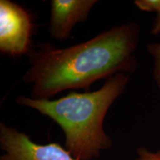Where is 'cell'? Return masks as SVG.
<instances>
[{
	"label": "cell",
	"instance_id": "obj_1",
	"mask_svg": "<svg viewBox=\"0 0 160 160\" xmlns=\"http://www.w3.org/2000/svg\"><path fill=\"white\" fill-rule=\"evenodd\" d=\"M140 36L139 24L130 22L66 48L41 44L28 54L22 81L31 85V98L51 99L66 90L88 91L92 84L117 73L130 75L138 66Z\"/></svg>",
	"mask_w": 160,
	"mask_h": 160
},
{
	"label": "cell",
	"instance_id": "obj_2",
	"mask_svg": "<svg viewBox=\"0 0 160 160\" xmlns=\"http://www.w3.org/2000/svg\"><path fill=\"white\" fill-rule=\"evenodd\" d=\"M130 79L129 74L119 73L94 91H71L57 99L19 96L15 102L36 110L59 125L65 136V149L73 157L93 160L112 147L113 142L104 129V121L110 108L125 91Z\"/></svg>",
	"mask_w": 160,
	"mask_h": 160
},
{
	"label": "cell",
	"instance_id": "obj_3",
	"mask_svg": "<svg viewBox=\"0 0 160 160\" xmlns=\"http://www.w3.org/2000/svg\"><path fill=\"white\" fill-rule=\"evenodd\" d=\"M32 17L10 0L0 1V51L11 57L28 55L33 48Z\"/></svg>",
	"mask_w": 160,
	"mask_h": 160
},
{
	"label": "cell",
	"instance_id": "obj_4",
	"mask_svg": "<svg viewBox=\"0 0 160 160\" xmlns=\"http://www.w3.org/2000/svg\"><path fill=\"white\" fill-rule=\"evenodd\" d=\"M0 160H77L57 142L40 145L28 136L0 122Z\"/></svg>",
	"mask_w": 160,
	"mask_h": 160
},
{
	"label": "cell",
	"instance_id": "obj_5",
	"mask_svg": "<svg viewBox=\"0 0 160 160\" xmlns=\"http://www.w3.org/2000/svg\"><path fill=\"white\" fill-rule=\"evenodd\" d=\"M97 0H52L48 26L53 39L64 42L70 39L77 24L87 21Z\"/></svg>",
	"mask_w": 160,
	"mask_h": 160
},
{
	"label": "cell",
	"instance_id": "obj_6",
	"mask_svg": "<svg viewBox=\"0 0 160 160\" xmlns=\"http://www.w3.org/2000/svg\"><path fill=\"white\" fill-rule=\"evenodd\" d=\"M134 4L141 11L157 13L151 33L155 36L160 34V0H136Z\"/></svg>",
	"mask_w": 160,
	"mask_h": 160
},
{
	"label": "cell",
	"instance_id": "obj_7",
	"mask_svg": "<svg viewBox=\"0 0 160 160\" xmlns=\"http://www.w3.org/2000/svg\"><path fill=\"white\" fill-rule=\"evenodd\" d=\"M147 50L153 62V78L156 85L160 90V43H151Z\"/></svg>",
	"mask_w": 160,
	"mask_h": 160
},
{
	"label": "cell",
	"instance_id": "obj_8",
	"mask_svg": "<svg viewBox=\"0 0 160 160\" xmlns=\"http://www.w3.org/2000/svg\"><path fill=\"white\" fill-rule=\"evenodd\" d=\"M137 154V157L134 160H160V148L153 152L142 146L138 148Z\"/></svg>",
	"mask_w": 160,
	"mask_h": 160
}]
</instances>
